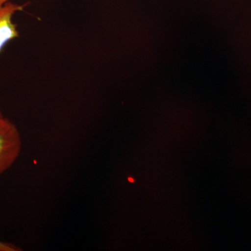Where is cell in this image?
Wrapping results in <instances>:
<instances>
[{
  "label": "cell",
  "mask_w": 251,
  "mask_h": 251,
  "mask_svg": "<svg viewBox=\"0 0 251 251\" xmlns=\"http://www.w3.org/2000/svg\"><path fill=\"white\" fill-rule=\"evenodd\" d=\"M4 115H3L2 112H1V110H0V121L1 120H2L3 119H4Z\"/></svg>",
  "instance_id": "5b68a950"
},
{
  "label": "cell",
  "mask_w": 251,
  "mask_h": 251,
  "mask_svg": "<svg viewBox=\"0 0 251 251\" xmlns=\"http://www.w3.org/2000/svg\"><path fill=\"white\" fill-rule=\"evenodd\" d=\"M9 1H11V0H0V6L5 4Z\"/></svg>",
  "instance_id": "277c9868"
},
{
  "label": "cell",
  "mask_w": 251,
  "mask_h": 251,
  "mask_svg": "<svg viewBox=\"0 0 251 251\" xmlns=\"http://www.w3.org/2000/svg\"><path fill=\"white\" fill-rule=\"evenodd\" d=\"M21 251L19 248L16 247L9 243L2 242L0 241V251Z\"/></svg>",
  "instance_id": "3957f363"
},
{
  "label": "cell",
  "mask_w": 251,
  "mask_h": 251,
  "mask_svg": "<svg viewBox=\"0 0 251 251\" xmlns=\"http://www.w3.org/2000/svg\"><path fill=\"white\" fill-rule=\"evenodd\" d=\"M27 4L9 1L0 6V52L10 41L19 37L17 25L13 21L14 15L23 11Z\"/></svg>",
  "instance_id": "7a4b0ae2"
},
{
  "label": "cell",
  "mask_w": 251,
  "mask_h": 251,
  "mask_svg": "<svg viewBox=\"0 0 251 251\" xmlns=\"http://www.w3.org/2000/svg\"><path fill=\"white\" fill-rule=\"evenodd\" d=\"M22 138L14 122L4 117L0 121V175L16 161L21 150Z\"/></svg>",
  "instance_id": "6da1fadb"
}]
</instances>
